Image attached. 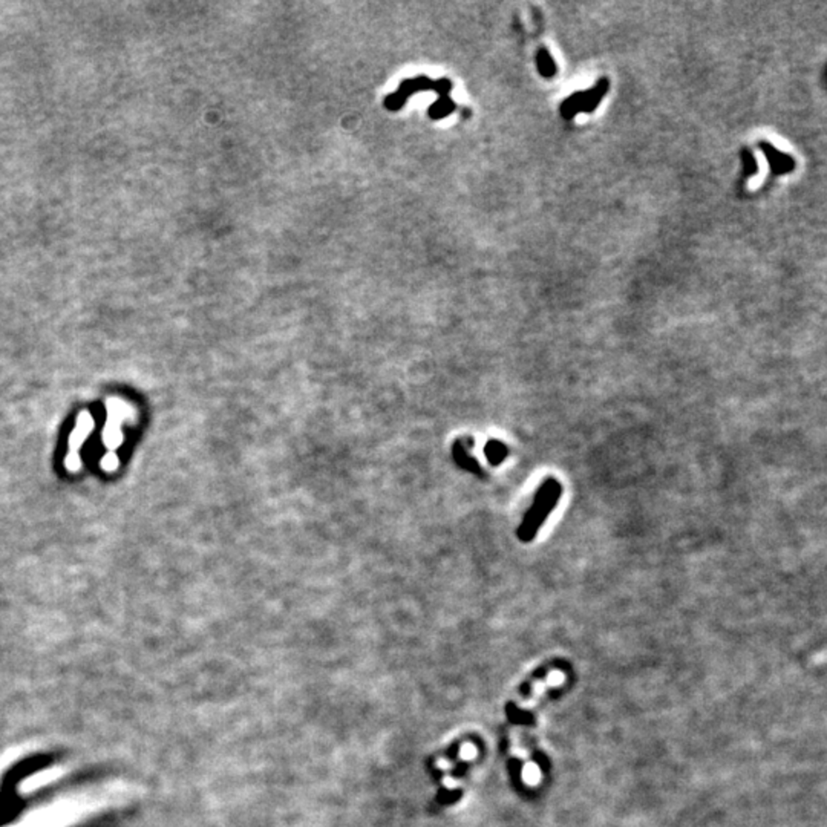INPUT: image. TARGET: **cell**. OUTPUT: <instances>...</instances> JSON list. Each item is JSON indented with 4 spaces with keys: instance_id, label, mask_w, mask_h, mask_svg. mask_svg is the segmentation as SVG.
<instances>
[{
    "instance_id": "obj_2",
    "label": "cell",
    "mask_w": 827,
    "mask_h": 827,
    "mask_svg": "<svg viewBox=\"0 0 827 827\" xmlns=\"http://www.w3.org/2000/svg\"><path fill=\"white\" fill-rule=\"evenodd\" d=\"M94 429V418L90 412H82L80 417L77 420V426L72 432L71 440H69V454L66 457V467L69 470H78L80 467V458H78V449L82 448L83 441L87 438Z\"/></svg>"
},
{
    "instance_id": "obj_6",
    "label": "cell",
    "mask_w": 827,
    "mask_h": 827,
    "mask_svg": "<svg viewBox=\"0 0 827 827\" xmlns=\"http://www.w3.org/2000/svg\"><path fill=\"white\" fill-rule=\"evenodd\" d=\"M470 446H472V440H469L467 443H465L463 440H458L457 445H455V449H454L455 460H457V463H458V465L461 467L467 469L469 472H472V474H475V475H485V472H482V469L480 466V463L475 458H472L469 455V448Z\"/></svg>"
},
{
    "instance_id": "obj_4",
    "label": "cell",
    "mask_w": 827,
    "mask_h": 827,
    "mask_svg": "<svg viewBox=\"0 0 827 827\" xmlns=\"http://www.w3.org/2000/svg\"><path fill=\"white\" fill-rule=\"evenodd\" d=\"M107 412H109V420H107V425L104 428L103 440H104V445L107 448L115 449L117 446H120L121 438H123L121 432H120V420L123 417V406L117 400H112V401H109V406H107Z\"/></svg>"
},
{
    "instance_id": "obj_7",
    "label": "cell",
    "mask_w": 827,
    "mask_h": 827,
    "mask_svg": "<svg viewBox=\"0 0 827 827\" xmlns=\"http://www.w3.org/2000/svg\"><path fill=\"white\" fill-rule=\"evenodd\" d=\"M485 454L492 467H498L501 463H504L509 455V448L506 443L498 438H490L485 446Z\"/></svg>"
},
{
    "instance_id": "obj_1",
    "label": "cell",
    "mask_w": 827,
    "mask_h": 827,
    "mask_svg": "<svg viewBox=\"0 0 827 827\" xmlns=\"http://www.w3.org/2000/svg\"><path fill=\"white\" fill-rule=\"evenodd\" d=\"M561 495H563V486H561V482L556 478L548 477L543 481V485L536 490L534 503L526 512L517 530V536L521 543H531L535 539L538 531L548 518V514L556 507Z\"/></svg>"
},
{
    "instance_id": "obj_5",
    "label": "cell",
    "mask_w": 827,
    "mask_h": 827,
    "mask_svg": "<svg viewBox=\"0 0 827 827\" xmlns=\"http://www.w3.org/2000/svg\"><path fill=\"white\" fill-rule=\"evenodd\" d=\"M760 147L766 156L767 163H769V166H771V171L775 175H787L795 169L796 164L791 155L777 151L772 144L766 143V141L760 143Z\"/></svg>"
},
{
    "instance_id": "obj_8",
    "label": "cell",
    "mask_w": 827,
    "mask_h": 827,
    "mask_svg": "<svg viewBox=\"0 0 827 827\" xmlns=\"http://www.w3.org/2000/svg\"><path fill=\"white\" fill-rule=\"evenodd\" d=\"M538 67H539V71L543 72V75H546V77L555 75V63H553V60H551V57L548 55V53L544 51V49H541V51L538 53Z\"/></svg>"
},
{
    "instance_id": "obj_3",
    "label": "cell",
    "mask_w": 827,
    "mask_h": 827,
    "mask_svg": "<svg viewBox=\"0 0 827 827\" xmlns=\"http://www.w3.org/2000/svg\"><path fill=\"white\" fill-rule=\"evenodd\" d=\"M607 87H608V83L605 80H602V82L598 83V86L595 87L593 91L580 92V94L570 97L568 100L563 104V115L570 118L573 114H576L579 111L593 112L598 103L602 100L604 94L607 92Z\"/></svg>"
},
{
    "instance_id": "obj_9",
    "label": "cell",
    "mask_w": 827,
    "mask_h": 827,
    "mask_svg": "<svg viewBox=\"0 0 827 827\" xmlns=\"http://www.w3.org/2000/svg\"><path fill=\"white\" fill-rule=\"evenodd\" d=\"M743 163H745V172L747 176L755 175L757 172V161L754 158V155L751 152H746L743 151Z\"/></svg>"
},
{
    "instance_id": "obj_10",
    "label": "cell",
    "mask_w": 827,
    "mask_h": 827,
    "mask_svg": "<svg viewBox=\"0 0 827 827\" xmlns=\"http://www.w3.org/2000/svg\"><path fill=\"white\" fill-rule=\"evenodd\" d=\"M102 466H103L106 470H109V469H115V466H117V457H115V454H112V452H109V454H107V455H106V457L102 460Z\"/></svg>"
}]
</instances>
